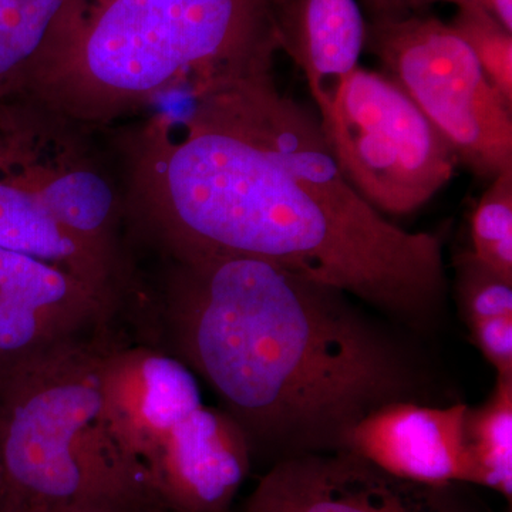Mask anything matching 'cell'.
Instances as JSON below:
<instances>
[{
    "label": "cell",
    "instance_id": "cell-8",
    "mask_svg": "<svg viewBox=\"0 0 512 512\" xmlns=\"http://www.w3.org/2000/svg\"><path fill=\"white\" fill-rule=\"evenodd\" d=\"M365 49L456 151L487 180L512 170V104L443 20L412 12L366 22Z\"/></svg>",
    "mask_w": 512,
    "mask_h": 512
},
{
    "label": "cell",
    "instance_id": "cell-5",
    "mask_svg": "<svg viewBox=\"0 0 512 512\" xmlns=\"http://www.w3.org/2000/svg\"><path fill=\"white\" fill-rule=\"evenodd\" d=\"M103 346L0 379V512H168L111 424Z\"/></svg>",
    "mask_w": 512,
    "mask_h": 512
},
{
    "label": "cell",
    "instance_id": "cell-6",
    "mask_svg": "<svg viewBox=\"0 0 512 512\" xmlns=\"http://www.w3.org/2000/svg\"><path fill=\"white\" fill-rule=\"evenodd\" d=\"M111 424L168 512H231L252 468L244 433L181 360L126 328L99 350Z\"/></svg>",
    "mask_w": 512,
    "mask_h": 512
},
{
    "label": "cell",
    "instance_id": "cell-9",
    "mask_svg": "<svg viewBox=\"0 0 512 512\" xmlns=\"http://www.w3.org/2000/svg\"><path fill=\"white\" fill-rule=\"evenodd\" d=\"M121 311L62 269L0 247V379L103 346L124 328Z\"/></svg>",
    "mask_w": 512,
    "mask_h": 512
},
{
    "label": "cell",
    "instance_id": "cell-2",
    "mask_svg": "<svg viewBox=\"0 0 512 512\" xmlns=\"http://www.w3.org/2000/svg\"><path fill=\"white\" fill-rule=\"evenodd\" d=\"M157 256L156 274L137 271L128 329L214 393L252 463L345 450L380 407L429 404L424 365L348 293L247 256Z\"/></svg>",
    "mask_w": 512,
    "mask_h": 512
},
{
    "label": "cell",
    "instance_id": "cell-21",
    "mask_svg": "<svg viewBox=\"0 0 512 512\" xmlns=\"http://www.w3.org/2000/svg\"><path fill=\"white\" fill-rule=\"evenodd\" d=\"M0 510H2V476H0Z\"/></svg>",
    "mask_w": 512,
    "mask_h": 512
},
{
    "label": "cell",
    "instance_id": "cell-20",
    "mask_svg": "<svg viewBox=\"0 0 512 512\" xmlns=\"http://www.w3.org/2000/svg\"><path fill=\"white\" fill-rule=\"evenodd\" d=\"M369 15V22L403 18L412 13L410 0H357Z\"/></svg>",
    "mask_w": 512,
    "mask_h": 512
},
{
    "label": "cell",
    "instance_id": "cell-10",
    "mask_svg": "<svg viewBox=\"0 0 512 512\" xmlns=\"http://www.w3.org/2000/svg\"><path fill=\"white\" fill-rule=\"evenodd\" d=\"M242 512H487L463 484L416 483L348 450L276 461Z\"/></svg>",
    "mask_w": 512,
    "mask_h": 512
},
{
    "label": "cell",
    "instance_id": "cell-15",
    "mask_svg": "<svg viewBox=\"0 0 512 512\" xmlns=\"http://www.w3.org/2000/svg\"><path fill=\"white\" fill-rule=\"evenodd\" d=\"M471 241L485 268L512 282V170L491 180L471 218Z\"/></svg>",
    "mask_w": 512,
    "mask_h": 512
},
{
    "label": "cell",
    "instance_id": "cell-18",
    "mask_svg": "<svg viewBox=\"0 0 512 512\" xmlns=\"http://www.w3.org/2000/svg\"><path fill=\"white\" fill-rule=\"evenodd\" d=\"M471 339L497 377H512V316L466 323Z\"/></svg>",
    "mask_w": 512,
    "mask_h": 512
},
{
    "label": "cell",
    "instance_id": "cell-11",
    "mask_svg": "<svg viewBox=\"0 0 512 512\" xmlns=\"http://www.w3.org/2000/svg\"><path fill=\"white\" fill-rule=\"evenodd\" d=\"M467 407L464 403L386 404L353 427L345 450L416 483L473 484L464 436Z\"/></svg>",
    "mask_w": 512,
    "mask_h": 512
},
{
    "label": "cell",
    "instance_id": "cell-3",
    "mask_svg": "<svg viewBox=\"0 0 512 512\" xmlns=\"http://www.w3.org/2000/svg\"><path fill=\"white\" fill-rule=\"evenodd\" d=\"M272 0H93L79 39L33 92L107 128L181 87L274 62Z\"/></svg>",
    "mask_w": 512,
    "mask_h": 512
},
{
    "label": "cell",
    "instance_id": "cell-12",
    "mask_svg": "<svg viewBox=\"0 0 512 512\" xmlns=\"http://www.w3.org/2000/svg\"><path fill=\"white\" fill-rule=\"evenodd\" d=\"M279 50L305 74L316 106L355 72L366 20L357 0H272Z\"/></svg>",
    "mask_w": 512,
    "mask_h": 512
},
{
    "label": "cell",
    "instance_id": "cell-7",
    "mask_svg": "<svg viewBox=\"0 0 512 512\" xmlns=\"http://www.w3.org/2000/svg\"><path fill=\"white\" fill-rule=\"evenodd\" d=\"M316 107L340 171L384 217L420 210L453 178L456 151L386 74L359 66Z\"/></svg>",
    "mask_w": 512,
    "mask_h": 512
},
{
    "label": "cell",
    "instance_id": "cell-17",
    "mask_svg": "<svg viewBox=\"0 0 512 512\" xmlns=\"http://www.w3.org/2000/svg\"><path fill=\"white\" fill-rule=\"evenodd\" d=\"M456 295L466 323L512 316V282L485 268L471 251L456 258Z\"/></svg>",
    "mask_w": 512,
    "mask_h": 512
},
{
    "label": "cell",
    "instance_id": "cell-19",
    "mask_svg": "<svg viewBox=\"0 0 512 512\" xmlns=\"http://www.w3.org/2000/svg\"><path fill=\"white\" fill-rule=\"evenodd\" d=\"M436 3H453L457 8H480L500 20L512 32V0H410L412 12H426Z\"/></svg>",
    "mask_w": 512,
    "mask_h": 512
},
{
    "label": "cell",
    "instance_id": "cell-1",
    "mask_svg": "<svg viewBox=\"0 0 512 512\" xmlns=\"http://www.w3.org/2000/svg\"><path fill=\"white\" fill-rule=\"evenodd\" d=\"M272 66L210 77L184 109L113 136L131 244L261 259L426 328L446 293L443 241L353 190L319 117L279 92Z\"/></svg>",
    "mask_w": 512,
    "mask_h": 512
},
{
    "label": "cell",
    "instance_id": "cell-22",
    "mask_svg": "<svg viewBox=\"0 0 512 512\" xmlns=\"http://www.w3.org/2000/svg\"><path fill=\"white\" fill-rule=\"evenodd\" d=\"M508 512H511V510H510V511H508Z\"/></svg>",
    "mask_w": 512,
    "mask_h": 512
},
{
    "label": "cell",
    "instance_id": "cell-4",
    "mask_svg": "<svg viewBox=\"0 0 512 512\" xmlns=\"http://www.w3.org/2000/svg\"><path fill=\"white\" fill-rule=\"evenodd\" d=\"M104 130L33 93L0 99V247L123 305L134 262L123 173L101 148Z\"/></svg>",
    "mask_w": 512,
    "mask_h": 512
},
{
    "label": "cell",
    "instance_id": "cell-16",
    "mask_svg": "<svg viewBox=\"0 0 512 512\" xmlns=\"http://www.w3.org/2000/svg\"><path fill=\"white\" fill-rule=\"evenodd\" d=\"M470 47L485 76L505 101L512 104V32L487 10L458 8L448 23Z\"/></svg>",
    "mask_w": 512,
    "mask_h": 512
},
{
    "label": "cell",
    "instance_id": "cell-13",
    "mask_svg": "<svg viewBox=\"0 0 512 512\" xmlns=\"http://www.w3.org/2000/svg\"><path fill=\"white\" fill-rule=\"evenodd\" d=\"M93 0H0V99L33 93L79 39Z\"/></svg>",
    "mask_w": 512,
    "mask_h": 512
},
{
    "label": "cell",
    "instance_id": "cell-14",
    "mask_svg": "<svg viewBox=\"0 0 512 512\" xmlns=\"http://www.w3.org/2000/svg\"><path fill=\"white\" fill-rule=\"evenodd\" d=\"M464 436L473 484L497 491L511 504L512 377H497L490 397L481 406L467 407Z\"/></svg>",
    "mask_w": 512,
    "mask_h": 512
}]
</instances>
